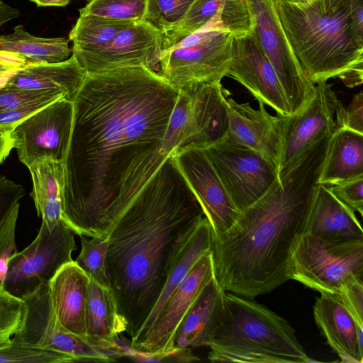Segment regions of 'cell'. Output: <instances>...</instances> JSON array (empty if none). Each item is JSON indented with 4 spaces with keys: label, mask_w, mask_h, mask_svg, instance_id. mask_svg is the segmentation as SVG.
<instances>
[{
    "label": "cell",
    "mask_w": 363,
    "mask_h": 363,
    "mask_svg": "<svg viewBox=\"0 0 363 363\" xmlns=\"http://www.w3.org/2000/svg\"><path fill=\"white\" fill-rule=\"evenodd\" d=\"M19 69L0 63V87L4 86L9 79Z\"/></svg>",
    "instance_id": "c3c4849f"
},
{
    "label": "cell",
    "mask_w": 363,
    "mask_h": 363,
    "mask_svg": "<svg viewBox=\"0 0 363 363\" xmlns=\"http://www.w3.org/2000/svg\"><path fill=\"white\" fill-rule=\"evenodd\" d=\"M225 293L213 277L179 325L174 337V349L209 346L223 312Z\"/></svg>",
    "instance_id": "cb8c5ba5"
},
{
    "label": "cell",
    "mask_w": 363,
    "mask_h": 363,
    "mask_svg": "<svg viewBox=\"0 0 363 363\" xmlns=\"http://www.w3.org/2000/svg\"><path fill=\"white\" fill-rule=\"evenodd\" d=\"M212 238L211 226L204 216L197 225L169 274L154 308L135 337L130 340L131 347H135L144 338L169 296L187 276L198 260L211 250Z\"/></svg>",
    "instance_id": "83f0119b"
},
{
    "label": "cell",
    "mask_w": 363,
    "mask_h": 363,
    "mask_svg": "<svg viewBox=\"0 0 363 363\" xmlns=\"http://www.w3.org/2000/svg\"><path fill=\"white\" fill-rule=\"evenodd\" d=\"M287 1H293V2H303L306 0H287Z\"/></svg>",
    "instance_id": "f907efd6"
},
{
    "label": "cell",
    "mask_w": 363,
    "mask_h": 363,
    "mask_svg": "<svg viewBox=\"0 0 363 363\" xmlns=\"http://www.w3.org/2000/svg\"><path fill=\"white\" fill-rule=\"evenodd\" d=\"M69 363L74 359L66 354L52 350L13 341L0 348V363Z\"/></svg>",
    "instance_id": "836d02e7"
},
{
    "label": "cell",
    "mask_w": 363,
    "mask_h": 363,
    "mask_svg": "<svg viewBox=\"0 0 363 363\" xmlns=\"http://www.w3.org/2000/svg\"><path fill=\"white\" fill-rule=\"evenodd\" d=\"M317 326L328 344L343 363H362L363 330L357 329L355 321L342 304L338 294H321L313 306Z\"/></svg>",
    "instance_id": "44dd1931"
},
{
    "label": "cell",
    "mask_w": 363,
    "mask_h": 363,
    "mask_svg": "<svg viewBox=\"0 0 363 363\" xmlns=\"http://www.w3.org/2000/svg\"><path fill=\"white\" fill-rule=\"evenodd\" d=\"M179 93L143 66L87 73L64 161L62 219L77 235L106 239L169 157L162 146Z\"/></svg>",
    "instance_id": "6da1fadb"
},
{
    "label": "cell",
    "mask_w": 363,
    "mask_h": 363,
    "mask_svg": "<svg viewBox=\"0 0 363 363\" xmlns=\"http://www.w3.org/2000/svg\"><path fill=\"white\" fill-rule=\"evenodd\" d=\"M305 233L331 242L363 239L354 212L323 184L315 187Z\"/></svg>",
    "instance_id": "7402d4cb"
},
{
    "label": "cell",
    "mask_w": 363,
    "mask_h": 363,
    "mask_svg": "<svg viewBox=\"0 0 363 363\" xmlns=\"http://www.w3.org/2000/svg\"><path fill=\"white\" fill-rule=\"evenodd\" d=\"M204 216L171 155L113 225L106 238L108 277L130 340Z\"/></svg>",
    "instance_id": "7a4b0ae2"
},
{
    "label": "cell",
    "mask_w": 363,
    "mask_h": 363,
    "mask_svg": "<svg viewBox=\"0 0 363 363\" xmlns=\"http://www.w3.org/2000/svg\"><path fill=\"white\" fill-rule=\"evenodd\" d=\"M363 176V134L337 128L331 134L318 184L327 186Z\"/></svg>",
    "instance_id": "484cf974"
},
{
    "label": "cell",
    "mask_w": 363,
    "mask_h": 363,
    "mask_svg": "<svg viewBox=\"0 0 363 363\" xmlns=\"http://www.w3.org/2000/svg\"><path fill=\"white\" fill-rule=\"evenodd\" d=\"M79 237L82 248L74 261L90 278L111 288L106 265V239L99 237L87 239L84 235Z\"/></svg>",
    "instance_id": "1f68e13d"
},
{
    "label": "cell",
    "mask_w": 363,
    "mask_h": 363,
    "mask_svg": "<svg viewBox=\"0 0 363 363\" xmlns=\"http://www.w3.org/2000/svg\"><path fill=\"white\" fill-rule=\"evenodd\" d=\"M10 131L6 130L0 134V164L3 163L13 148V142L10 137Z\"/></svg>",
    "instance_id": "7dc6e473"
},
{
    "label": "cell",
    "mask_w": 363,
    "mask_h": 363,
    "mask_svg": "<svg viewBox=\"0 0 363 363\" xmlns=\"http://www.w3.org/2000/svg\"><path fill=\"white\" fill-rule=\"evenodd\" d=\"M208 347V359L212 362H315L284 318L250 298L227 291Z\"/></svg>",
    "instance_id": "5b68a950"
},
{
    "label": "cell",
    "mask_w": 363,
    "mask_h": 363,
    "mask_svg": "<svg viewBox=\"0 0 363 363\" xmlns=\"http://www.w3.org/2000/svg\"><path fill=\"white\" fill-rule=\"evenodd\" d=\"M133 22L79 15L69 35L72 42V54L95 52L102 50L121 29Z\"/></svg>",
    "instance_id": "f546056e"
},
{
    "label": "cell",
    "mask_w": 363,
    "mask_h": 363,
    "mask_svg": "<svg viewBox=\"0 0 363 363\" xmlns=\"http://www.w3.org/2000/svg\"><path fill=\"white\" fill-rule=\"evenodd\" d=\"M230 95L226 96L229 129L223 142L251 149L277 169L281 150L280 116L269 114L260 101L258 109H254L249 103H238Z\"/></svg>",
    "instance_id": "ac0fdd59"
},
{
    "label": "cell",
    "mask_w": 363,
    "mask_h": 363,
    "mask_svg": "<svg viewBox=\"0 0 363 363\" xmlns=\"http://www.w3.org/2000/svg\"><path fill=\"white\" fill-rule=\"evenodd\" d=\"M6 130H5V129H3V128H0V134L3 133Z\"/></svg>",
    "instance_id": "816d5d0a"
},
{
    "label": "cell",
    "mask_w": 363,
    "mask_h": 363,
    "mask_svg": "<svg viewBox=\"0 0 363 363\" xmlns=\"http://www.w3.org/2000/svg\"><path fill=\"white\" fill-rule=\"evenodd\" d=\"M203 150L240 211L259 200L278 179L277 167L247 147L222 142Z\"/></svg>",
    "instance_id": "8fae6325"
},
{
    "label": "cell",
    "mask_w": 363,
    "mask_h": 363,
    "mask_svg": "<svg viewBox=\"0 0 363 363\" xmlns=\"http://www.w3.org/2000/svg\"><path fill=\"white\" fill-rule=\"evenodd\" d=\"M33 181L30 196L38 216L51 232L62 220L64 163L49 158L35 160L28 167Z\"/></svg>",
    "instance_id": "4316f807"
},
{
    "label": "cell",
    "mask_w": 363,
    "mask_h": 363,
    "mask_svg": "<svg viewBox=\"0 0 363 363\" xmlns=\"http://www.w3.org/2000/svg\"><path fill=\"white\" fill-rule=\"evenodd\" d=\"M76 235L62 220L51 232L42 222L35 239L11 256L6 277L1 283L4 290L23 299L40 285L49 284L64 264L73 260Z\"/></svg>",
    "instance_id": "ba28073f"
},
{
    "label": "cell",
    "mask_w": 363,
    "mask_h": 363,
    "mask_svg": "<svg viewBox=\"0 0 363 363\" xmlns=\"http://www.w3.org/2000/svg\"><path fill=\"white\" fill-rule=\"evenodd\" d=\"M290 278L320 294H339L345 283L363 278V239L331 242L304 233L292 252Z\"/></svg>",
    "instance_id": "52a82bcc"
},
{
    "label": "cell",
    "mask_w": 363,
    "mask_h": 363,
    "mask_svg": "<svg viewBox=\"0 0 363 363\" xmlns=\"http://www.w3.org/2000/svg\"><path fill=\"white\" fill-rule=\"evenodd\" d=\"M163 45L164 34L140 21L121 29L101 50L72 55L89 74L140 66L156 72Z\"/></svg>",
    "instance_id": "5bb4252c"
},
{
    "label": "cell",
    "mask_w": 363,
    "mask_h": 363,
    "mask_svg": "<svg viewBox=\"0 0 363 363\" xmlns=\"http://www.w3.org/2000/svg\"><path fill=\"white\" fill-rule=\"evenodd\" d=\"M38 6H65L71 0H30Z\"/></svg>",
    "instance_id": "681fc988"
},
{
    "label": "cell",
    "mask_w": 363,
    "mask_h": 363,
    "mask_svg": "<svg viewBox=\"0 0 363 363\" xmlns=\"http://www.w3.org/2000/svg\"><path fill=\"white\" fill-rule=\"evenodd\" d=\"M194 1L146 0L143 21L165 35L182 21Z\"/></svg>",
    "instance_id": "4dcf8cb0"
},
{
    "label": "cell",
    "mask_w": 363,
    "mask_h": 363,
    "mask_svg": "<svg viewBox=\"0 0 363 363\" xmlns=\"http://www.w3.org/2000/svg\"><path fill=\"white\" fill-rule=\"evenodd\" d=\"M331 134L313 145L234 224L212 238L214 277L225 291L252 298L291 279Z\"/></svg>",
    "instance_id": "3957f363"
},
{
    "label": "cell",
    "mask_w": 363,
    "mask_h": 363,
    "mask_svg": "<svg viewBox=\"0 0 363 363\" xmlns=\"http://www.w3.org/2000/svg\"><path fill=\"white\" fill-rule=\"evenodd\" d=\"M233 37L205 26L164 50L156 72L178 90L199 82H220L228 75Z\"/></svg>",
    "instance_id": "8992f818"
},
{
    "label": "cell",
    "mask_w": 363,
    "mask_h": 363,
    "mask_svg": "<svg viewBox=\"0 0 363 363\" xmlns=\"http://www.w3.org/2000/svg\"><path fill=\"white\" fill-rule=\"evenodd\" d=\"M230 92L223 90V96L216 106L208 126L203 136L201 148L206 149L223 142L229 129V116L226 96Z\"/></svg>",
    "instance_id": "8d00e7d4"
},
{
    "label": "cell",
    "mask_w": 363,
    "mask_h": 363,
    "mask_svg": "<svg viewBox=\"0 0 363 363\" xmlns=\"http://www.w3.org/2000/svg\"><path fill=\"white\" fill-rule=\"evenodd\" d=\"M85 328L86 340L90 345L104 350L119 351L121 354L117 340L126 331V321L118 311L111 289L91 278L86 296Z\"/></svg>",
    "instance_id": "603a6c76"
},
{
    "label": "cell",
    "mask_w": 363,
    "mask_h": 363,
    "mask_svg": "<svg viewBox=\"0 0 363 363\" xmlns=\"http://www.w3.org/2000/svg\"><path fill=\"white\" fill-rule=\"evenodd\" d=\"M214 277L211 250L203 255L169 296L144 338L135 350L149 353L174 350L176 331L203 288Z\"/></svg>",
    "instance_id": "2e32d148"
},
{
    "label": "cell",
    "mask_w": 363,
    "mask_h": 363,
    "mask_svg": "<svg viewBox=\"0 0 363 363\" xmlns=\"http://www.w3.org/2000/svg\"><path fill=\"white\" fill-rule=\"evenodd\" d=\"M89 281V276L72 260L64 264L48 284L51 303L59 322L86 342L85 309Z\"/></svg>",
    "instance_id": "ffe728a7"
},
{
    "label": "cell",
    "mask_w": 363,
    "mask_h": 363,
    "mask_svg": "<svg viewBox=\"0 0 363 363\" xmlns=\"http://www.w3.org/2000/svg\"><path fill=\"white\" fill-rule=\"evenodd\" d=\"M73 116V101L62 98L14 126L10 131V137L19 160L26 167L41 158L64 163Z\"/></svg>",
    "instance_id": "7c38bea8"
},
{
    "label": "cell",
    "mask_w": 363,
    "mask_h": 363,
    "mask_svg": "<svg viewBox=\"0 0 363 363\" xmlns=\"http://www.w3.org/2000/svg\"><path fill=\"white\" fill-rule=\"evenodd\" d=\"M206 26L233 36L251 33L252 18L247 0H195L182 21L164 35V50Z\"/></svg>",
    "instance_id": "d6986e66"
},
{
    "label": "cell",
    "mask_w": 363,
    "mask_h": 363,
    "mask_svg": "<svg viewBox=\"0 0 363 363\" xmlns=\"http://www.w3.org/2000/svg\"><path fill=\"white\" fill-rule=\"evenodd\" d=\"M24 195L25 191L21 184L0 176V232L11 216L19 210V201Z\"/></svg>",
    "instance_id": "ab89813d"
},
{
    "label": "cell",
    "mask_w": 363,
    "mask_h": 363,
    "mask_svg": "<svg viewBox=\"0 0 363 363\" xmlns=\"http://www.w3.org/2000/svg\"><path fill=\"white\" fill-rule=\"evenodd\" d=\"M22 300L26 312L13 341L66 354L75 362H112L121 357L120 352L95 347L60 324L52 308L48 284Z\"/></svg>",
    "instance_id": "30bf717a"
},
{
    "label": "cell",
    "mask_w": 363,
    "mask_h": 363,
    "mask_svg": "<svg viewBox=\"0 0 363 363\" xmlns=\"http://www.w3.org/2000/svg\"><path fill=\"white\" fill-rule=\"evenodd\" d=\"M86 72L74 55L60 62H28L5 84L24 89L56 90L73 101L81 88Z\"/></svg>",
    "instance_id": "d4e9b609"
},
{
    "label": "cell",
    "mask_w": 363,
    "mask_h": 363,
    "mask_svg": "<svg viewBox=\"0 0 363 363\" xmlns=\"http://www.w3.org/2000/svg\"><path fill=\"white\" fill-rule=\"evenodd\" d=\"M340 101L327 82L315 84V93L299 111L279 116L281 150L277 167L282 177L316 142L336 128L335 110Z\"/></svg>",
    "instance_id": "4fadbf2b"
},
{
    "label": "cell",
    "mask_w": 363,
    "mask_h": 363,
    "mask_svg": "<svg viewBox=\"0 0 363 363\" xmlns=\"http://www.w3.org/2000/svg\"><path fill=\"white\" fill-rule=\"evenodd\" d=\"M45 98L65 99L56 90L24 89L4 84L0 87V113Z\"/></svg>",
    "instance_id": "d590c367"
},
{
    "label": "cell",
    "mask_w": 363,
    "mask_h": 363,
    "mask_svg": "<svg viewBox=\"0 0 363 363\" xmlns=\"http://www.w3.org/2000/svg\"><path fill=\"white\" fill-rule=\"evenodd\" d=\"M340 301L356 323L357 329L363 330V281L352 279L345 283L338 294Z\"/></svg>",
    "instance_id": "74e56055"
},
{
    "label": "cell",
    "mask_w": 363,
    "mask_h": 363,
    "mask_svg": "<svg viewBox=\"0 0 363 363\" xmlns=\"http://www.w3.org/2000/svg\"><path fill=\"white\" fill-rule=\"evenodd\" d=\"M146 0H91L79 15H91L116 21H143Z\"/></svg>",
    "instance_id": "d6a6232c"
},
{
    "label": "cell",
    "mask_w": 363,
    "mask_h": 363,
    "mask_svg": "<svg viewBox=\"0 0 363 363\" xmlns=\"http://www.w3.org/2000/svg\"><path fill=\"white\" fill-rule=\"evenodd\" d=\"M228 75L243 85L257 101L272 108L278 115L291 114L277 74L252 33L233 37Z\"/></svg>",
    "instance_id": "e0dca14e"
},
{
    "label": "cell",
    "mask_w": 363,
    "mask_h": 363,
    "mask_svg": "<svg viewBox=\"0 0 363 363\" xmlns=\"http://www.w3.org/2000/svg\"><path fill=\"white\" fill-rule=\"evenodd\" d=\"M336 128H346L363 134V93L360 91L345 108L341 102L335 110Z\"/></svg>",
    "instance_id": "f35d334b"
},
{
    "label": "cell",
    "mask_w": 363,
    "mask_h": 363,
    "mask_svg": "<svg viewBox=\"0 0 363 363\" xmlns=\"http://www.w3.org/2000/svg\"><path fill=\"white\" fill-rule=\"evenodd\" d=\"M173 157L208 219L213 236L227 231L237 220L236 208L203 149L188 147Z\"/></svg>",
    "instance_id": "9a60e30c"
},
{
    "label": "cell",
    "mask_w": 363,
    "mask_h": 363,
    "mask_svg": "<svg viewBox=\"0 0 363 363\" xmlns=\"http://www.w3.org/2000/svg\"><path fill=\"white\" fill-rule=\"evenodd\" d=\"M284 33L301 67L315 84L340 78L362 83L363 40L354 30L351 0H275Z\"/></svg>",
    "instance_id": "277c9868"
},
{
    "label": "cell",
    "mask_w": 363,
    "mask_h": 363,
    "mask_svg": "<svg viewBox=\"0 0 363 363\" xmlns=\"http://www.w3.org/2000/svg\"><path fill=\"white\" fill-rule=\"evenodd\" d=\"M252 35L272 65L289 104L291 114L301 110L315 93L284 33L275 0H247Z\"/></svg>",
    "instance_id": "9c48e42d"
},
{
    "label": "cell",
    "mask_w": 363,
    "mask_h": 363,
    "mask_svg": "<svg viewBox=\"0 0 363 363\" xmlns=\"http://www.w3.org/2000/svg\"><path fill=\"white\" fill-rule=\"evenodd\" d=\"M28 61L23 57L16 54L14 52L5 51L0 49V63L10 66L12 67H16L18 69H21L23 67Z\"/></svg>",
    "instance_id": "f6af8a7d"
},
{
    "label": "cell",
    "mask_w": 363,
    "mask_h": 363,
    "mask_svg": "<svg viewBox=\"0 0 363 363\" xmlns=\"http://www.w3.org/2000/svg\"><path fill=\"white\" fill-rule=\"evenodd\" d=\"M0 49L25 57L28 62H60L72 54L65 38H39L27 32L22 25L8 35H0Z\"/></svg>",
    "instance_id": "f1b7e54d"
},
{
    "label": "cell",
    "mask_w": 363,
    "mask_h": 363,
    "mask_svg": "<svg viewBox=\"0 0 363 363\" xmlns=\"http://www.w3.org/2000/svg\"><path fill=\"white\" fill-rule=\"evenodd\" d=\"M26 312L24 301L4 291L0 283V348L11 342Z\"/></svg>",
    "instance_id": "e575fe53"
},
{
    "label": "cell",
    "mask_w": 363,
    "mask_h": 363,
    "mask_svg": "<svg viewBox=\"0 0 363 363\" xmlns=\"http://www.w3.org/2000/svg\"><path fill=\"white\" fill-rule=\"evenodd\" d=\"M330 192L354 212L363 214V176L328 186Z\"/></svg>",
    "instance_id": "60d3db41"
},
{
    "label": "cell",
    "mask_w": 363,
    "mask_h": 363,
    "mask_svg": "<svg viewBox=\"0 0 363 363\" xmlns=\"http://www.w3.org/2000/svg\"><path fill=\"white\" fill-rule=\"evenodd\" d=\"M57 99H59L45 98L0 113V128L11 130L14 126L34 113Z\"/></svg>",
    "instance_id": "7bdbcfd3"
},
{
    "label": "cell",
    "mask_w": 363,
    "mask_h": 363,
    "mask_svg": "<svg viewBox=\"0 0 363 363\" xmlns=\"http://www.w3.org/2000/svg\"><path fill=\"white\" fill-rule=\"evenodd\" d=\"M350 16L354 30L363 40V0H351Z\"/></svg>",
    "instance_id": "ee69618b"
},
{
    "label": "cell",
    "mask_w": 363,
    "mask_h": 363,
    "mask_svg": "<svg viewBox=\"0 0 363 363\" xmlns=\"http://www.w3.org/2000/svg\"><path fill=\"white\" fill-rule=\"evenodd\" d=\"M18 211L11 216L0 232V283L6 277L11 256L16 252L15 231Z\"/></svg>",
    "instance_id": "b9f144b4"
},
{
    "label": "cell",
    "mask_w": 363,
    "mask_h": 363,
    "mask_svg": "<svg viewBox=\"0 0 363 363\" xmlns=\"http://www.w3.org/2000/svg\"><path fill=\"white\" fill-rule=\"evenodd\" d=\"M20 16V11L0 0V27L8 21L16 18Z\"/></svg>",
    "instance_id": "bcb514c9"
}]
</instances>
